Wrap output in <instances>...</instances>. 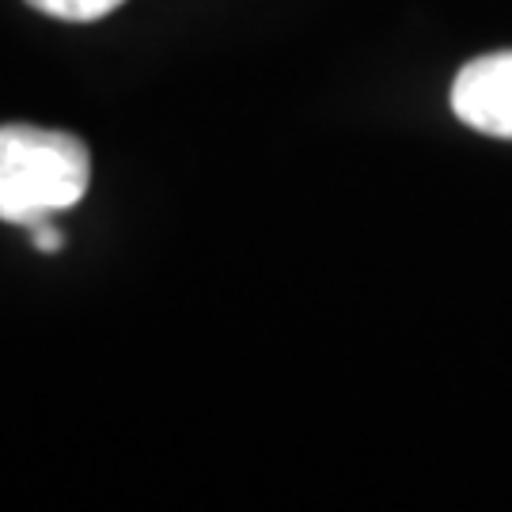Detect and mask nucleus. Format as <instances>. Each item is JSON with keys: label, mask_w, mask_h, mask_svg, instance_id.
<instances>
[{"label": "nucleus", "mask_w": 512, "mask_h": 512, "mask_svg": "<svg viewBox=\"0 0 512 512\" xmlns=\"http://www.w3.org/2000/svg\"><path fill=\"white\" fill-rule=\"evenodd\" d=\"M92 186V152L65 129L0 126V220L31 228L80 205Z\"/></svg>", "instance_id": "obj_1"}, {"label": "nucleus", "mask_w": 512, "mask_h": 512, "mask_svg": "<svg viewBox=\"0 0 512 512\" xmlns=\"http://www.w3.org/2000/svg\"><path fill=\"white\" fill-rule=\"evenodd\" d=\"M452 110L463 126L512 141V50L463 65L452 84Z\"/></svg>", "instance_id": "obj_2"}, {"label": "nucleus", "mask_w": 512, "mask_h": 512, "mask_svg": "<svg viewBox=\"0 0 512 512\" xmlns=\"http://www.w3.org/2000/svg\"><path fill=\"white\" fill-rule=\"evenodd\" d=\"M27 4L42 16L65 19V23H92V19L118 12L126 0H27Z\"/></svg>", "instance_id": "obj_3"}, {"label": "nucleus", "mask_w": 512, "mask_h": 512, "mask_svg": "<svg viewBox=\"0 0 512 512\" xmlns=\"http://www.w3.org/2000/svg\"><path fill=\"white\" fill-rule=\"evenodd\" d=\"M27 232H31V239H35V247L42 251V255H54V251L65 247V232L57 228L54 220H38V224H31Z\"/></svg>", "instance_id": "obj_4"}]
</instances>
